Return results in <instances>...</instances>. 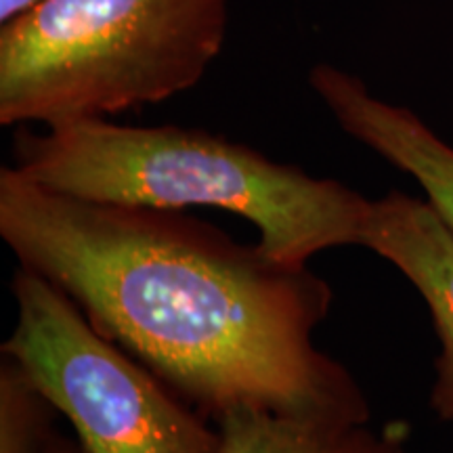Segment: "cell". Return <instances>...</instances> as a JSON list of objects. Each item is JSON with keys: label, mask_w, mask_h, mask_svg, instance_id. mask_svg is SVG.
<instances>
[{"label": "cell", "mask_w": 453, "mask_h": 453, "mask_svg": "<svg viewBox=\"0 0 453 453\" xmlns=\"http://www.w3.org/2000/svg\"><path fill=\"white\" fill-rule=\"evenodd\" d=\"M0 235L21 267L206 418L370 422L364 390L315 344L332 288L309 265L179 211L57 194L13 166L0 170Z\"/></svg>", "instance_id": "6da1fadb"}, {"label": "cell", "mask_w": 453, "mask_h": 453, "mask_svg": "<svg viewBox=\"0 0 453 453\" xmlns=\"http://www.w3.org/2000/svg\"><path fill=\"white\" fill-rule=\"evenodd\" d=\"M11 166L32 183L82 200L234 212L257 226L260 250L292 265L359 243L372 202L340 180L313 177L220 134L107 118L19 130Z\"/></svg>", "instance_id": "7a4b0ae2"}, {"label": "cell", "mask_w": 453, "mask_h": 453, "mask_svg": "<svg viewBox=\"0 0 453 453\" xmlns=\"http://www.w3.org/2000/svg\"><path fill=\"white\" fill-rule=\"evenodd\" d=\"M229 0H38L0 27V124L95 120L194 88Z\"/></svg>", "instance_id": "3957f363"}, {"label": "cell", "mask_w": 453, "mask_h": 453, "mask_svg": "<svg viewBox=\"0 0 453 453\" xmlns=\"http://www.w3.org/2000/svg\"><path fill=\"white\" fill-rule=\"evenodd\" d=\"M11 290L17 324L3 353L70 420L82 453H219V426L104 336L61 288L19 267Z\"/></svg>", "instance_id": "277c9868"}, {"label": "cell", "mask_w": 453, "mask_h": 453, "mask_svg": "<svg viewBox=\"0 0 453 453\" xmlns=\"http://www.w3.org/2000/svg\"><path fill=\"white\" fill-rule=\"evenodd\" d=\"M359 246L395 265L426 303L441 342L430 407L453 420V229L428 200L390 191L370 202Z\"/></svg>", "instance_id": "5b68a950"}, {"label": "cell", "mask_w": 453, "mask_h": 453, "mask_svg": "<svg viewBox=\"0 0 453 453\" xmlns=\"http://www.w3.org/2000/svg\"><path fill=\"white\" fill-rule=\"evenodd\" d=\"M309 84L350 139L410 174L453 229V147L403 105H393L355 73L317 64Z\"/></svg>", "instance_id": "8992f818"}, {"label": "cell", "mask_w": 453, "mask_h": 453, "mask_svg": "<svg viewBox=\"0 0 453 453\" xmlns=\"http://www.w3.org/2000/svg\"><path fill=\"white\" fill-rule=\"evenodd\" d=\"M219 453H407V426L388 422L336 424L281 416L263 410H234L217 418Z\"/></svg>", "instance_id": "52a82bcc"}, {"label": "cell", "mask_w": 453, "mask_h": 453, "mask_svg": "<svg viewBox=\"0 0 453 453\" xmlns=\"http://www.w3.org/2000/svg\"><path fill=\"white\" fill-rule=\"evenodd\" d=\"M57 410L13 357L0 359V453H47Z\"/></svg>", "instance_id": "ba28073f"}, {"label": "cell", "mask_w": 453, "mask_h": 453, "mask_svg": "<svg viewBox=\"0 0 453 453\" xmlns=\"http://www.w3.org/2000/svg\"><path fill=\"white\" fill-rule=\"evenodd\" d=\"M36 3L38 0H0V26L7 24V21L19 13H24L26 9H30Z\"/></svg>", "instance_id": "9c48e42d"}, {"label": "cell", "mask_w": 453, "mask_h": 453, "mask_svg": "<svg viewBox=\"0 0 453 453\" xmlns=\"http://www.w3.org/2000/svg\"><path fill=\"white\" fill-rule=\"evenodd\" d=\"M47 453H82V451H81V445H78V443H72V441H67L65 437H59V434H55L53 441H50Z\"/></svg>", "instance_id": "30bf717a"}]
</instances>
